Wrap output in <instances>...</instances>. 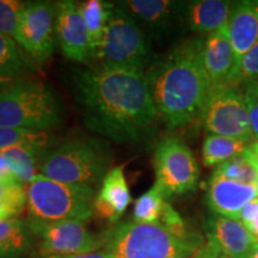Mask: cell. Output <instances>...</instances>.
Returning <instances> with one entry per match:
<instances>
[{"label":"cell","instance_id":"5","mask_svg":"<svg viewBox=\"0 0 258 258\" xmlns=\"http://www.w3.org/2000/svg\"><path fill=\"white\" fill-rule=\"evenodd\" d=\"M55 92L37 80L18 79L0 92V127L47 132L61 121Z\"/></svg>","mask_w":258,"mask_h":258},{"label":"cell","instance_id":"32","mask_svg":"<svg viewBox=\"0 0 258 258\" xmlns=\"http://www.w3.org/2000/svg\"><path fill=\"white\" fill-rule=\"evenodd\" d=\"M24 206H27L25 201L10 199H0V221L14 219L21 214Z\"/></svg>","mask_w":258,"mask_h":258},{"label":"cell","instance_id":"25","mask_svg":"<svg viewBox=\"0 0 258 258\" xmlns=\"http://www.w3.org/2000/svg\"><path fill=\"white\" fill-rule=\"evenodd\" d=\"M30 63L11 37L0 32V74L15 80L22 79Z\"/></svg>","mask_w":258,"mask_h":258},{"label":"cell","instance_id":"20","mask_svg":"<svg viewBox=\"0 0 258 258\" xmlns=\"http://www.w3.org/2000/svg\"><path fill=\"white\" fill-rule=\"evenodd\" d=\"M48 144H25L3 152L14 176L23 184H29L40 175L42 158Z\"/></svg>","mask_w":258,"mask_h":258},{"label":"cell","instance_id":"40","mask_svg":"<svg viewBox=\"0 0 258 258\" xmlns=\"http://www.w3.org/2000/svg\"><path fill=\"white\" fill-rule=\"evenodd\" d=\"M219 258H228V257H225V256H220Z\"/></svg>","mask_w":258,"mask_h":258},{"label":"cell","instance_id":"36","mask_svg":"<svg viewBox=\"0 0 258 258\" xmlns=\"http://www.w3.org/2000/svg\"><path fill=\"white\" fill-rule=\"evenodd\" d=\"M244 226L254 235V237L258 238V215L253 219L252 221L247 222V224H245Z\"/></svg>","mask_w":258,"mask_h":258},{"label":"cell","instance_id":"17","mask_svg":"<svg viewBox=\"0 0 258 258\" xmlns=\"http://www.w3.org/2000/svg\"><path fill=\"white\" fill-rule=\"evenodd\" d=\"M132 202L131 191L122 166L109 170L96 194L93 209L102 219L116 224Z\"/></svg>","mask_w":258,"mask_h":258},{"label":"cell","instance_id":"23","mask_svg":"<svg viewBox=\"0 0 258 258\" xmlns=\"http://www.w3.org/2000/svg\"><path fill=\"white\" fill-rule=\"evenodd\" d=\"M251 143L240 139L208 135L202 145V160L206 166H219L232 158L243 154Z\"/></svg>","mask_w":258,"mask_h":258},{"label":"cell","instance_id":"41","mask_svg":"<svg viewBox=\"0 0 258 258\" xmlns=\"http://www.w3.org/2000/svg\"><path fill=\"white\" fill-rule=\"evenodd\" d=\"M256 186H257V190H258V180H257V183H256Z\"/></svg>","mask_w":258,"mask_h":258},{"label":"cell","instance_id":"38","mask_svg":"<svg viewBox=\"0 0 258 258\" xmlns=\"http://www.w3.org/2000/svg\"><path fill=\"white\" fill-rule=\"evenodd\" d=\"M250 150L252 151V153L254 154V157H256L257 160H258V141H254V143L251 144Z\"/></svg>","mask_w":258,"mask_h":258},{"label":"cell","instance_id":"35","mask_svg":"<svg viewBox=\"0 0 258 258\" xmlns=\"http://www.w3.org/2000/svg\"><path fill=\"white\" fill-rule=\"evenodd\" d=\"M0 177H15L3 152H0Z\"/></svg>","mask_w":258,"mask_h":258},{"label":"cell","instance_id":"39","mask_svg":"<svg viewBox=\"0 0 258 258\" xmlns=\"http://www.w3.org/2000/svg\"><path fill=\"white\" fill-rule=\"evenodd\" d=\"M249 258H258V243H257L256 245H254L252 252H251Z\"/></svg>","mask_w":258,"mask_h":258},{"label":"cell","instance_id":"7","mask_svg":"<svg viewBox=\"0 0 258 258\" xmlns=\"http://www.w3.org/2000/svg\"><path fill=\"white\" fill-rule=\"evenodd\" d=\"M93 57L99 61V67L145 73L152 64V50L146 34L118 5L111 10L104 37Z\"/></svg>","mask_w":258,"mask_h":258},{"label":"cell","instance_id":"27","mask_svg":"<svg viewBox=\"0 0 258 258\" xmlns=\"http://www.w3.org/2000/svg\"><path fill=\"white\" fill-rule=\"evenodd\" d=\"M49 135L47 132H31L24 129H11L0 127V152L9 148L21 146L25 144H48Z\"/></svg>","mask_w":258,"mask_h":258},{"label":"cell","instance_id":"28","mask_svg":"<svg viewBox=\"0 0 258 258\" xmlns=\"http://www.w3.org/2000/svg\"><path fill=\"white\" fill-rule=\"evenodd\" d=\"M27 3L19 0H0V32L15 41L21 14Z\"/></svg>","mask_w":258,"mask_h":258},{"label":"cell","instance_id":"3","mask_svg":"<svg viewBox=\"0 0 258 258\" xmlns=\"http://www.w3.org/2000/svg\"><path fill=\"white\" fill-rule=\"evenodd\" d=\"M104 237V250L112 258H185L206 243L201 234L178 237L159 222H124Z\"/></svg>","mask_w":258,"mask_h":258},{"label":"cell","instance_id":"21","mask_svg":"<svg viewBox=\"0 0 258 258\" xmlns=\"http://www.w3.org/2000/svg\"><path fill=\"white\" fill-rule=\"evenodd\" d=\"M79 12L82 15L86 30L89 34L90 47H91L92 57L99 44L102 43L104 32L108 25L109 17L114 4L102 2V0H88L78 4Z\"/></svg>","mask_w":258,"mask_h":258},{"label":"cell","instance_id":"24","mask_svg":"<svg viewBox=\"0 0 258 258\" xmlns=\"http://www.w3.org/2000/svg\"><path fill=\"white\" fill-rule=\"evenodd\" d=\"M213 173L234 182L256 185L258 180V160L249 147L240 156L232 158L217 166Z\"/></svg>","mask_w":258,"mask_h":258},{"label":"cell","instance_id":"19","mask_svg":"<svg viewBox=\"0 0 258 258\" xmlns=\"http://www.w3.org/2000/svg\"><path fill=\"white\" fill-rule=\"evenodd\" d=\"M234 2L225 0H195L186 2L183 22L189 30L200 34H213L228 23Z\"/></svg>","mask_w":258,"mask_h":258},{"label":"cell","instance_id":"6","mask_svg":"<svg viewBox=\"0 0 258 258\" xmlns=\"http://www.w3.org/2000/svg\"><path fill=\"white\" fill-rule=\"evenodd\" d=\"M25 195L30 219L35 220L85 221L95 212V189L61 183L43 175L27 184Z\"/></svg>","mask_w":258,"mask_h":258},{"label":"cell","instance_id":"8","mask_svg":"<svg viewBox=\"0 0 258 258\" xmlns=\"http://www.w3.org/2000/svg\"><path fill=\"white\" fill-rule=\"evenodd\" d=\"M200 118L209 135L254 143L247 106L239 86L225 85L212 89Z\"/></svg>","mask_w":258,"mask_h":258},{"label":"cell","instance_id":"1","mask_svg":"<svg viewBox=\"0 0 258 258\" xmlns=\"http://www.w3.org/2000/svg\"><path fill=\"white\" fill-rule=\"evenodd\" d=\"M73 85L86 127L117 144L143 140L159 118L145 72L98 66L77 71Z\"/></svg>","mask_w":258,"mask_h":258},{"label":"cell","instance_id":"29","mask_svg":"<svg viewBox=\"0 0 258 258\" xmlns=\"http://www.w3.org/2000/svg\"><path fill=\"white\" fill-rule=\"evenodd\" d=\"M258 78V41L241 57L234 71L230 85L239 86L247 80Z\"/></svg>","mask_w":258,"mask_h":258},{"label":"cell","instance_id":"14","mask_svg":"<svg viewBox=\"0 0 258 258\" xmlns=\"http://www.w3.org/2000/svg\"><path fill=\"white\" fill-rule=\"evenodd\" d=\"M206 196L208 207L215 215L240 221L243 209L258 199V190L254 184L234 182L213 173Z\"/></svg>","mask_w":258,"mask_h":258},{"label":"cell","instance_id":"9","mask_svg":"<svg viewBox=\"0 0 258 258\" xmlns=\"http://www.w3.org/2000/svg\"><path fill=\"white\" fill-rule=\"evenodd\" d=\"M156 184L166 199L196 189L200 169L196 158L184 141L167 137L158 144L153 157Z\"/></svg>","mask_w":258,"mask_h":258},{"label":"cell","instance_id":"22","mask_svg":"<svg viewBox=\"0 0 258 258\" xmlns=\"http://www.w3.org/2000/svg\"><path fill=\"white\" fill-rule=\"evenodd\" d=\"M30 227L21 219L0 221V258H19L30 246Z\"/></svg>","mask_w":258,"mask_h":258},{"label":"cell","instance_id":"33","mask_svg":"<svg viewBox=\"0 0 258 258\" xmlns=\"http://www.w3.org/2000/svg\"><path fill=\"white\" fill-rule=\"evenodd\" d=\"M221 256L220 251L218 250V247L214 244H212L211 241H206L203 246L200 247L198 251H195L192 254L185 257V258H219Z\"/></svg>","mask_w":258,"mask_h":258},{"label":"cell","instance_id":"18","mask_svg":"<svg viewBox=\"0 0 258 258\" xmlns=\"http://www.w3.org/2000/svg\"><path fill=\"white\" fill-rule=\"evenodd\" d=\"M227 32L237 69L241 57L258 41V2H235L228 19Z\"/></svg>","mask_w":258,"mask_h":258},{"label":"cell","instance_id":"10","mask_svg":"<svg viewBox=\"0 0 258 258\" xmlns=\"http://www.w3.org/2000/svg\"><path fill=\"white\" fill-rule=\"evenodd\" d=\"M28 225L31 233L40 241L41 253L44 258L96 252L105 245L104 234L92 233L85 221L30 219Z\"/></svg>","mask_w":258,"mask_h":258},{"label":"cell","instance_id":"30","mask_svg":"<svg viewBox=\"0 0 258 258\" xmlns=\"http://www.w3.org/2000/svg\"><path fill=\"white\" fill-rule=\"evenodd\" d=\"M241 90L249 112L251 132L254 140L258 141V78L243 83Z\"/></svg>","mask_w":258,"mask_h":258},{"label":"cell","instance_id":"11","mask_svg":"<svg viewBox=\"0 0 258 258\" xmlns=\"http://www.w3.org/2000/svg\"><path fill=\"white\" fill-rule=\"evenodd\" d=\"M56 3H27L19 18L15 42L32 60L43 63L54 50L56 36Z\"/></svg>","mask_w":258,"mask_h":258},{"label":"cell","instance_id":"4","mask_svg":"<svg viewBox=\"0 0 258 258\" xmlns=\"http://www.w3.org/2000/svg\"><path fill=\"white\" fill-rule=\"evenodd\" d=\"M111 163L110 150L104 141L83 137L63 141L44 152L40 175L67 184L95 189L102 184Z\"/></svg>","mask_w":258,"mask_h":258},{"label":"cell","instance_id":"31","mask_svg":"<svg viewBox=\"0 0 258 258\" xmlns=\"http://www.w3.org/2000/svg\"><path fill=\"white\" fill-rule=\"evenodd\" d=\"M0 199L19 200L27 202L24 184L15 177H0Z\"/></svg>","mask_w":258,"mask_h":258},{"label":"cell","instance_id":"15","mask_svg":"<svg viewBox=\"0 0 258 258\" xmlns=\"http://www.w3.org/2000/svg\"><path fill=\"white\" fill-rule=\"evenodd\" d=\"M207 240L228 258H249L258 238L239 220L212 215L206 221Z\"/></svg>","mask_w":258,"mask_h":258},{"label":"cell","instance_id":"26","mask_svg":"<svg viewBox=\"0 0 258 258\" xmlns=\"http://www.w3.org/2000/svg\"><path fill=\"white\" fill-rule=\"evenodd\" d=\"M166 203L165 194L159 185L154 183L152 188L135 201L133 211L134 221L140 224H156L160 220Z\"/></svg>","mask_w":258,"mask_h":258},{"label":"cell","instance_id":"13","mask_svg":"<svg viewBox=\"0 0 258 258\" xmlns=\"http://www.w3.org/2000/svg\"><path fill=\"white\" fill-rule=\"evenodd\" d=\"M185 3L171 0H125L118 3L141 29L153 36H160L183 21Z\"/></svg>","mask_w":258,"mask_h":258},{"label":"cell","instance_id":"16","mask_svg":"<svg viewBox=\"0 0 258 258\" xmlns=\"http://www.w3.org/2000/svg\"><path fill=\"white\" fill-rule=\"evenodd\" d=\"M202 60L212 89L230 85L235 71V56L227 25L202 41Z\"/></svg>","mask_w":258,"mask_h":258},{"label":"cell","instance_id":"2","mask_svg":"<svg viewBox=\"0 0 258 258\" xmlns=\"http://www.w3.org/2000/svg\"><path fill=\"white\" fill-rule=\"evenodd\" d=\"M158 115L169 128L200 117L212 90L202 60V41L186 40L146 71Z\"/></svg>","mask_w":258,"mask_h":258},{"label":"cell","instance_id":"37","mask_svg":"<svg viewBox=\"0 0 258 258\" xmlns=\"http://www.w3.org/2000/svg\"><path fill=\"white\" fill-rule=\"evenodd\" d=\"M15 82H16L15 79L9 78V77H5L3 76V74H0V92H2L3 90H5L6 88H9V86Z\"/></svg>","mask_w":258,"mask_h":258},{"label":"cell","instance_id":"34","mask_svg":"<svg viewBox=\"0 0 258 258\" xmlns=\"http://www.w3.org/2000/svg\"><path fill=\"white\" fill-rule=\"evenodd\" d=\"M47 258H112L106 251H96V252L90 253H80V254H71V256H54Z\"/></svg>","mask_w":258,"mask_h":258},{"label":"cell","instance_id":"12","mask_svg":"<svg viewBox=\"0 0 258 258\" xmlns=\"http://www.w3.org/2000/svg\"><path fill=\"white\" fill-rule=\"evenodd\" d=\"M56 37L63 55L77 62L92 57L89 34L77 3L62 0L56 3Z\"/></svg>","mask_w":258,"mask_h":258}]
</instances>
